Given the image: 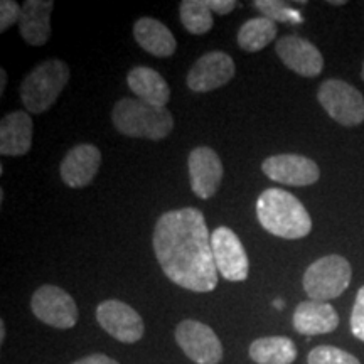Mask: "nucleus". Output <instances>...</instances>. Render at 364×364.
I'll return each instance as SVG.
<instances>
[{"label":"nucleus","instance_id":"f257e3e1","mask_svg":"<svg viewBox=\"0 0 364 364\" xmlns=\"http://www.w3.org/2000/svg\"><path fill=\"white\" fill-rule=\"evenodd\" d=\"M154 252L171 282L193 292H213L218 268L211 236L199 209L182 208L159 218L154 230Z\"/></svg>","mask_w":364,"mask_h":364},{"label":"nucleus","instance_id":"f03ea898","mask_svg":"<svg viewBox=\"0 0 364 364\" xmlns=\"http://www.w3.org/2000/svg\"><path fill=\"white\" fill-rule=\"evenodd\" d=\"M257 216L268 233L285 240H299L312 231V220L306 206L294 194L270 188L258 196Z\"/></svg>","mask_w":364,"mask_h":364},{"label":"nucleus","instance_id":"7ed1b4c3","mask_svg":"<svg viewBox=\"0 0 364 364\" xmlns=\"http://www.w3.org/2000/svg\"><path fill=\"white\" fill-rule=\"evenodd\" d=\"M112 122L122 135L134 139L162 140L174 129V118L166 107L139 98H122L113 108Z\"/></svg>","mask_w":364,"mask_h":364},{"label":"nucleus","instance_id":"20e7f679","mask_svg":"<svg viewBox=\"0 0 364 364\" xmlns=\"http://www.w3.org/2000/svg\"><path fill=\"white\" fill-rule=\"evenodd\" d=\"M70 66L61 59H48L36 66L21 83V100L33 115L48 112L56 103L68 81Z\"/></svg>","mask_w":364,"mask_h":364},{"label":"nucleus","instance_id":"39448f33","mask_svg":"<svg viewBox=\"0 0 364 364\" xmlns=\"http://www.w3.org/2000/svg\"><path fill=\"white\" fill-rule=\"evenodd\" d=\"M353 268L341 255L318 258L304 273V290L311 300L329 302L338 299L351 284Z\"/></svg>","mask_w":364,"mask_h":364},{"label":"nucleus","instance_id":"423d86ee","mask_svg":"<svg viewBox=\"0 0 364 364\" xmlns=\"http://www.w3.org/2000/svg\"><path fill=\"white\" fill-rule=\"evenodd\" d=\"M317 100L332 120L344 127L364 122V97L361 91L343 80H326L318 86Z\"/></svg>","mask_w":364,"mask_h":364},{"label":"nucleus","instance_id":"0eeeda50","mask_svg":"<svg viewBox=\"0 0 364 364\" xmlns=\"http://www.w3.org/2000/svg\"><path fill=\"white\" fill-rule=\"evenodd\" d=\"M34 316L56 329H71L78 322V307L66 290L56 285H43L31 300Z\"/></svg>","mask_w":364,"mask_h":364},{"label":"nucleus","instance_id":"6e6552de","mask_svg":"<svg viewBox=\"0 0 364 364\" xmlns=\"http://www.w3.org/2000/svg\"><path fill=\"white\" fill-rule=\"evenodd\" d=\"M176 341L196 364H218L223 359V344L211 327L199 321H182L176 327Z\"/></svg>","mask_w":364,"mask_h":364},{"label":"nucleus","instance_id":"1a4fd4ad","mask_svg":"<svg viewBox=\"0 0 364 364\" xmlns=\"http://www.w3.org/2000/svg\"><path fill=\"white\" fill-rule=\"evenodd\" d=\"M213 257L218 273L230 282L247 280L250 262L241 240L231 228L220 226L211 235Z\"/></svg>","mask_w":364,"mask_h":364},{"label":"nucleus","instance_id":"9d476101","mask_svg":"<svg viewBox=\"0 0 364 364\" xmlns=\"http://www.w3.org/2000/svg\"><path fill=\"white\" fill-rule=\"evenodd\" d=\"M97 321L112 338L134 344L144 338V321L139 312L122 300H105L97 307Z\"/></svg>","mask_w":364,"mask_h":364},{"label":"nucleus","instance_id":"9b49d317","mask_svg":"<svg viewBox=\"0 0 364 364\" xmlns=\"http://www.w3.org/2000/svg\"><path fill=\"white\" fill-rule=\"evenodd\" d=\"M235 76V61L230 54L211 51L194 63L188 73V86L196 93H208L230 83Z\"/></svg>","mask_w":364,"mask_h":364},{"label":"nucleus","instance_id":"f8f14e48","mask_svg":"<svg viewBox=\"0 0 364 364\" xmlns=\"http://www.w3.org/2000/svg\"><path fill=\"white\" fill-rule=\"evenodd\" d=\"M262 169L272 181L285 186H311L321 177L317 164L299 154H279L268 157L263 161Z\"/></svg>","mask_w":364,"mask_h":364},{"label":"nucleus","instance_id":"ddd939ff","mask_svg":"<svg viewBox=\"0 0 364 364\" xmlns=\"http://www.w3.org/2000/svg\"><path fill=\"white\" fill-rule=\"evenodd\" d=\"M188 167L193 193L201 199L213 198L223 179L220 156L211 147H196L189 154Z\"/></svg>","mask_w":364,"mask_h":364},{"label":"nucleus","instance_id":"4468645a","mask_svg":"<svg viewBox=\"0 0 364 364\" xmlns=\"http://www.w3.org/2000/svg\"><path fill=\"white\" fill-rule=\"evenodd\" d=\"M275 49L282 63L300 76L316 78L324 68V58L321 51L307 39L299 38V36H284L277 41Z\"/></svg>","mask_w":364,"mask_h":364},{"label":"nucleus","instance_id":"2eb2a0df","mask_svg":"<svg viewBox=\"0 0 364 364\" xmlns=\"http://www.w3.org/2000/svg\"><path fill=\"white\" fill-rule=\"evenodd\" d=\"M100 166H102V152L97 145L81 144L66 154L59 172L66 186L73 189H81L93 182Z\"/></svg>","mask_w":364,"mask_h":364},{"label":"nucleus","instance_id":"dca6fc26","mask_svg":"<svg viewBox=\"0 0 364 364\" xmlns=\"http://www.w3.org/2000/svg\"><path fill=\"white\" fill-rule=\"evenodd\" d=\"M33 118L27 112L7 113L0 122V154L19 157L26 156L33 145Z\"/></svg>","mask_w":364,"mask_h":364},{"label":"nucleus","instance_id":"f3484780","mask_svg":"<svg viewBox=\"0 0 364 364\" xmlns=\"http://www.w3.org/2000/svg\"><path fill=\"white\" fill-rule=\"evenodd\" d=\"M53 0H26L21 7L19 34L27 44L44 46L51 38Z\"/></svg>","mask_w":364,"mask_h":364},{"label":"nucleus","instance_id":"a211bd4d","mask_svg":"<svg viewBox=\"0 0 364 364\" xmlns=\"http://www.w3.org/2000/svg\"><path fill=\"white\" fill-rule=\"evenodd\" d=\"M339 316L336 309L327 302L304 300L294 312V327L299 334L318 336L338 329Z\"/></svg>","mask_w":364,"mask_h":364},{"label":"nucleus","instance_id":"6ab92c4d","mask_svg":"<svg viewBox=\"0 0 364 364\" xmlns=\"http://www.w3.org/2000/svg\"><path fill=\"white\" fill-rule=\"evenodd\" d=\"M134 38L144 51L157 58H169L177 49L174 34L161 21L152 17H142L135 22Z\"/></svg>","mask_w":364,"mask_h":364},{"label":"nucleus","instance_id":"aec40b11","mask_svg":"<svg viewBox=\"0 0 364 364\" xmlns=\"http://www.w3.org/2000/svg\"><path fill=\"white\" fill-rule=\"evenodd\" d=\"M127 85L136 95V98L156 107H166L171 98V88L167 81L152 68H134L127 75Z\"/></svg>","mask_w":364,"mask_h":364},{"label":"nucleus","instance_id":"412c9836","mask_svg":"<svg viewBox=\"0 0 364 364\" xmlns=\"http://www.w3.org/2000/svg\"><path fill=\"white\" fill-rule=\"evenodd\" d=\"M248 353L257 364H292L297 359V348L294 341L284 336H270L253 341Z\"/></svg>","mask_w":364,"mask_h":364},{"label":"nucleus","instance_id":"4be33fe9","mask_svg":"<svg viewBox=\"0 0 364 364\" xmlns=\"http://www.w3.org/2000/svg\"><path fill=\"white\" fill-rule=\"evenodd\" d=\"M277 38V24L267 17H255L238 31V44L243 51L258 53Z\"/></svg>","mask_w":364,"mask_h":364},{"label":"nucleus","instance_id":"5701e85b","mask_svg":"<svg viewBox=\"0 0 364 364\" xmlns=\"http://www.w3.org/2000/svg\"><path fill=\"white\" fill-rule=\"evenodd\" d=\"M181 21L191 34L209 33L213 27V11L208 0H184L181 4Z\"/></svg>","mask_w":364,"mask_h":364},{"label":"nucleus","instance_id":"b1692460","mask_svg":"<svg viewBox=\"0 0 364 364\" xmlns=\"http://www.w3.org/2000/svg\"><path fill=\"white\" fill-rule=\"evenodd\" d=\"M255 7L263 14V17H267V19L273 22H292V24L304 22L302 14L297 9L290 7L289 4L280 2V0H257Z\"/></svg>","mask_w":364,"mask_h":364},{"label":"nucleus","instance_id":"393cba45","mask_svg":"<svg viewBox=\"0 0 364 364\" xmlns=\"http://www.w3.org/2000/svg\"><path fill=\"white\" fill-rule=\"evenodd\" d=\"M307 364H361L356 356L336 346H317L309 353Z\"/></svg>","mask_w":364,"mask_h":364},{"label":"nucleus","instance_id":"a878e982","mask_svg":"<svg viewBox=\"0 0 364 364\" xmlns=\"http://www.w3.org/2000/svg\"><path fill=\"white\" fill-rule=\"evenodd\" d=\"M351 331L354 338L364 343V287L358 290L356 302H354L351 314Z\"/></svg>","mask_w":364,"mask_h":364},{"label":"nucleus","instance_id":"bb28decb","mask_svg":"<svg viewBox=\"0 0 364 364\" xmlns=\"http://www.w3.org/2000/svg\"><path fill=\"white\" fill-rule=\"evenodd\" d=\"M21 7L14 0H2L0 2V31L6 33L9 27H12L16 22H19Z\"/></svg>","mask_w":364,"mask_h":364},{"label":"nucleus","instance_id":"cd10ccee","mask_svg":"<svg viewBox=\"0 0 364 364\" xmlns=\"http://www.w3.org/2000/svg\"><path fill=\"white\" fill-rule=\"evenodd\" d=\"M208 4L209 9H211L213 12L220 14V16H226V14L233 12L235 9L240 6L235 0H208Z\"/></svg>","mask_w":364,"mask_h":364},{"label":"nucleus","instance_id":"c85d7f7f","mask_svg":"<svg viewBox=\"0 0 364 364\" xmlns=\"http://www.w3.org/2000/svg\"><path fill=\"white\" fill-rule=\"evenodd\" d=\"M73 364H120L115 359L107 356V354H90V356L81 358L78 361H75Z\"/></svg>","mask_w":364,"mask_h":364},{"label":"nucleus","instance_id":"c756f323","mask_svg":"<svg viewBox=\"0 0 364 364\" xmlns=\"http://www.w3.org/2000/svg\"><path fill=\"white\" fill-rule=\"evenodd\" d=\"M6 80H7L6 70H0V93H4V88H6Z\"/></svg>","mask_w":364,"mask_h":364},{"label":"nucleus","instance_id":"7c9ffc66","mask_svg":"<svg viewBox=\"0 0 364 364\" xmlns=\"http://www.w3.org/2000/svg\"><path fill=\"white\" fill-rule=\"evenodd\" d=\"M6 339V322L0 321V343H4Z\"/></svg>","mask_w":364,"mask_h":364},{"label":"nucleus","instance_id":"2f4dec72","mask_svg":"<svg viewBox=\"0 0 364 364\" xmlns=\"http://www.w3.org/2000/svg\"><path fill=\"white\" fill-rule=\"evenodd\" d=\"M275 307L284 309V302H282V300H275Z\"/></svg>","mask_w":364,"mask_h":364},{"label":"nucleus","instance_id":"473e14b6","mask_svg":"<svg viewBox=\"0 0 364 364\" xmlns=\"http://www.w3.org/2000/svg\"><path fill=\"white\" fill-rule=\"evenodd\" d=\"M361 78H363V81H364V65H363V70H361Z\"/></svg>","mask_w":364,"mask_h":364}]
</instances>
